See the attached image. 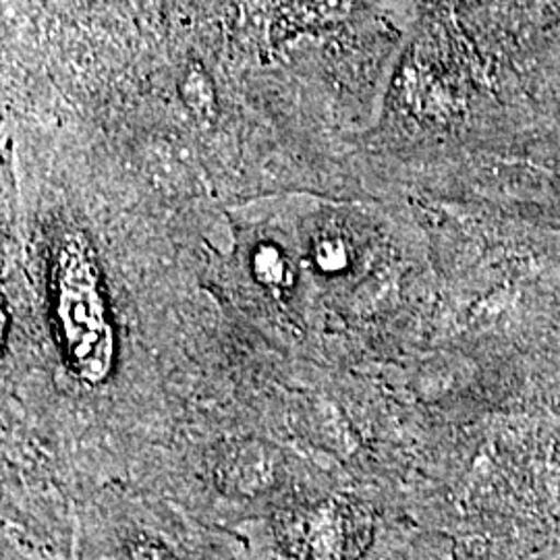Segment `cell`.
Here are the masks:
<instances>
[{"instance_id":"6da1fadb","label":"cell","mask_w":560,"mask_h":560,"mask_svg":"<svg viewBox=\"0 0 560 560\" xmlns=\"http://www.w3.org/2000/svg\"><path fill=\"white\" fill-rule=\"evenodd\" d=\"M55 314L73 370L83 381H104L113 365V330L94 268L85 261H67L57 270Z\"/></svg>"},{"instance_id":"7a4b0ae2","label":"cell","mask_w":560,"mask_h":560,"mask_svg":"<svg viewBox=\"0 0 560 560\" xmlns=\"http://www.w3.org/2000/svg\"><path fill=\"white\" fill-rule=\"evenodd\" d=\"M280 540L300 559H353L360 541L358 511L339 501L293 511L280 521Z\"/></svg>"},{"instance_id":"3957f363","label":"cell","mask_w":560,"mask_h":560,"mask_svg":"<svg viewBox=\"0 0 560 560\" xmlns=\"http://www.w3.org/2000/svg\"><path fill=\"white\" fill-rule=\"evenodd\" d=\"M219 476L226 490L258 492L275 480V460L260 444H240L222 457Z\"/></svg>"},{"instance_id":"277c9868","label":"cell","mask_w":560,"mask_h":560,"mask_svg":"<svg viewBox=\"0 0 560 560\" xmlns=\"http://www.w3.org/2000/svg\"><path fill=\"white\" fill-rule=\"evenodd\" d=\"M180 96L198 119L208 120L217 110L214 88L200 69H189L185 73V80L180 83Z\"/></svg>"},{"instance_id":"5b68a950","label":"cell","mask_w":560,"mask_h":560,"mask_svg":"<svg viewBox=\"0 0 560 560\" xmlns=\"http://www.w3.org/2000/svg\"><path fill=\"white\" fill-rule=\"evenodd\" d=\"M131 560H177L156 541H138L131 548Z\"/></svg>"}]
</instances>
